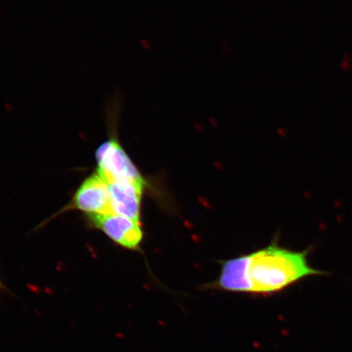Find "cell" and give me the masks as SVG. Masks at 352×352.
I'll list each match as a JSON object with an SVG mask.
<instances>
[{"label":"cell","mask_w":352,"mask_h":352,"mask_svg":"<svg viewBox=\"0 0 352 352\" xmlns=\"http://www.w3.org/2000/svg\"><path fill=\"white\" fill-rule=\"evenodd\" d=\"M73 205L87 215L113 213L107 180L98 173L89 176L78 188Z\"/></svg>","instance_id":"cell-4"},{"label":"cell","mask_w":352,"mask_h":352,"mask_svg":"<svg viewBox=\"0 0 352 352\" xmlns=\"http://www.w3.org/2000/svg\"><path fill=\"white\" fill-rule=\"evenodd\" d=\"M112 212L140 222L144 186L126 180L108 183Z\"/></svg>","instance_id":"cell-5"},{"label":"cell","mask_w":352,"mask_h":352,"mask_svg":"<svg viewBox=\"0 0 352 352\" xmlns=\"http://www.w3.org/2000/svg\"><path fill=\"white\" fill-rule=\"evenodd\" d=\"M98 162V173L107 180H126L145 186L144 179L138 167L122 147L117 136L111 133L107 142H104L96 152Z\"/></svg>","instance_id":"cell-2"},{"label":"cell","mask_w":352,"mask_h":352,"mask_svg":"<svg viewBox=\"0 0 352 352\" xmlns=\"http://www.w3.org/2000/svg\"><path fill=\"white\" fill-rule=\"evenodd\" d=\"M88 217L96 228L122 248L135 250L142 241V227L135 220L114 213L92 214Z\"/></svg>","instance_id":"cell-3"},{"label":"cell","mask_w":352,"mask_h":352,"mask_svg":"<svg viewBox=\"0 0 352 352\" xmlns=\"http://www.w3.org/2000/svg\"><path fill=\"white\" fill-rule=\"evenodd\" d=\"M250 256L249 294H274L306 277L327 275L310 265L307 250L294 252L274 243Z\"/></svg>","instance_id":"cell-1"},{"label":"cell","mask_w":352,"mask_h":352,"mask_svg":"<svg viewBox=\"0 0 352 352\" xmlns=\"http://www.w3.org/2000/svg\"><path fill=\"white\" fill-rule=\"evenodd\" d=\"M250 262V254L223 262L219 279L215 283L210 284L209 287L228 292L249 294Z\"/></svg>","instance_id":"cell-6"},{"label":"cell","mask_w":352,"mask_h":352,"mask_svg":"<svg viewBox=\"0 0 352 352\" xmlns=\"http://www.w3.org/2000/svg\"><path fill=\"white\" fill-rule=\"evenodd\" d=\"M4 289H6V287H4V285H3L1 280H0V293H1Z\"/></svg>","instance_id":"cell-7"}]
</instances>
